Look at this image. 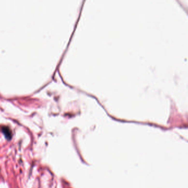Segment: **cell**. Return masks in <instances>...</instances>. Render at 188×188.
<instances>
[{
    "instance_id": "6da1fadb",
    "label": "cell",
    "mask_w": 188,
    "mask_h": 188,
    "mask_svg": "<svg viewBox=\"0 0 188 188\" xmlns=\"http://www.w3.org/2000/svg\"><path fill=\"white\" fill-rule=\"evenodd\" d=\"M2 131L3 132L4 134L6 135V137L8 138H10L11 137V131L9 130V129L8 128H7V127H4L2 129Z\"/></svg>"
}]
</instances>
